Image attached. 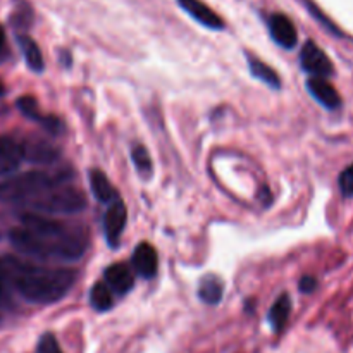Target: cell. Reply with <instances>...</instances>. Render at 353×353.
Returning <instances> with one entry per match:
<instances>
[{
  "label": "cell",
  "mask_w": 353,
  "mask_h": 353,
  "mask_svg": "<svg viewBox=\"0 0 353 353\" xmlns=\"http://www.w3.org/2000/svg\"><path fill=\"white\" fill-rule=\"evenodd\" d=\"M0 268L12 292L33 303H54L74 285L76 272L71 269L45 268L16 257L0 259Z\"/></svg>",
  "instance_id": "obj_1"
},
{
  "label": "cell",
  "mask_w": 353,
  "mask_h": 353,
  "mask_svg": "<svg viewBox=\"0 0 353 353\" xmlns=\"http://www.w3.org/2000/svg\"><path fill=\"white\" fill-rule=\"evenodd\" d=\"M10 241L26 257L40 259H59V261H78L83 257L88 247V238L85 231L72 230L61 240H47L30 233L24 228L10 231Z\"/></svg>",
  "instance_id": "obj_2"
},
{
  "label": "cell",
  "mask_w": 353,
  "mask_h": 353,
  "mask_svg": "<svg viewBox=\"0 0 353 353\" xmlns=\"http://www.w3.org/2000/svg\"><path fill=\"white\" fill-rule=\"evenodd\" d=\"M62 183V178L47 174L41 171H30L24 174L14 176L0 183V200L2 202L19 203V202H34L38 196L47 193L48 190L55 188Z\"/></svg>",
  "instance_id": "obj_3"
},
{
  "label": "cell",
  "mask_w": 353,
  "mask_h": 353,
  "mask_svg": "<svg viewBox=\"0 0 353 353\" xmlns=\"http://www.w3.org/2000/svg\"><path fill=\"white\" fill-rule=\"evenodd\" d=\"M33 205L47 214H78L86 207V199L78 190L69 186H55L38 196Z\"/></svg>",
  "instance_id": "obj_4"
},
{
  "label": "cell",
  "mask_w": 353,
  "mask_h": 353,
  "mask_svg": "<svg viewBox=\"0 0 353 353\" xmlns=\"http://www.w3.org/2000/svg\"><path fill=\"white\" fill-rule=\"evenodd\" d=\"M300 64H302L303 71L312 74V78H324L331 76L334 72L333 62L330 61L324 50L317 47L314 41H307L302 47V54H300Z\"/></svg>",
  "instance_id": "obj_5"
},
{
  "label": "cell",
  "mask_w": 353,
  "mask_h": 353,
  "mask_svg": "<svg viewBox=\"0 0 353 353\" xmlns=\"http://www.w3.org/2000/svg\"><path fill=\"white\" fill-rule=\"evenodd\" d=\"M21 223H23L24 230L30 233L37 234L40 238H47V240H61L71 230L64 226L62 223L54 219H47V217L40 216V214H23L21 216Z\"/></svg>",
  "instance_id": "obj_6"
},
{
  "label": "cell",
  "mask_w": 353,
  "mask_h": 353,
  "mask_svg": "<svg viewBox=\"0 0 353 353\" xmlns=\"http://www.w3.org/2000/svg\"><path fill=\"white\" fill-rule=\"evenodd\" d=\"M128 210L123 202H114L112 205L107 209L105 216H103V230H105V238L109 241L110 247H117L123 234L124 226H126Z\"/></svg>",
  "instance_id": "obj_7"
},
{
  "label": "cell",
  "mask_w": 353,
  "mask_h": 353,
  "mask_svg": "<svg viewBox=\"0 0 353 353\" xmlns=\"http://www.w3.org/2000/svg\"><path fill=\"white\" fill-rule=\"evenodd\" d=\"M307 90H309L310 95H312L321 105L326 107V109L334 110L341 105L340 93L336 92V88H334L327 79L309 78V81H307Z\"/></svg>",
  "instance_id": "obj_8"
},
{
  "label": "cell",
  "mask_w": 353,
  "mask_h": 353,
  "mask_svg": "<svg viewBox=\"0 0 353 353\" xmlns=\"http://www.w3.org/2000/svg\"><path fill=\"white\" fill-rule=\"evenodd\" d=\"M179 6L190 14L195 21H199L203 26L210 28V30H223L224 23L209 6H205L200 0H178Z\"/></svg>",
  "instance_id": "obj_9"
},
{
  "label": "cell",
  "mask_w": 353,
  "mask_h": 353,
  "mask_svg": "<svg viewBox=\"0 0 353 353\" xmlns=\"http://www.w3.org/2000/svg\"><path fill=\"white\" fill-rule=\"evenodd\" d=\"M133 265L141 278H154L159 269L157 250L150 243H140L133 252Z\"/></svg>",
  "instance_id": "obj_10"
},
{
  "label": "cell",
  "mask_w": 353,
  "mask_h": 353,
  "mask_svg": "<svg viewBox=\"0 0 353 353\" xmlns=\"http://www.w3.org/2000/svg\"><path fill=\"white\" fill-rule=\"evenodd\" d=\"M269 30H271V34L276 43H279L285 48H293L296 45V41H299V34H296L295 26L283 14H274L269 19Z\"/></svg>",
  "instance_id": "obj_11"
},
{
  "label": "cell",
  "mask_w": 353,
  "mask_h": 353,
  "mask_svg": "<svg viewBox=\"0 0 353 353\" xmlns=\"http://www.w3.org/2000/svg\"><path fill=\"white\" fill-rule=\"evenodd\" d=\"M23 159V145L10 140V138L0 140V176L10 174L12 171H16Z\"/></svg>",
  "instance_id": "obj_12"
},
{
  "label": "cell",
  "mask_w": 353,
  "mask_h": 353,
  "mask_svg": "<svg viewBox=\"0 0 353 353\" xmlns=\"http://www.w3.org/2000/svg\"><path fill=\"white\" fill-rule=\"evenodd\" d=\"M23 154L24 159L37 162V164H52V162L61 157V152L54 145L43 140H33L30 143L23 145Z\"/></svg>",
  "instance_id": "obj_13"
},
{
  "label": "cell",
  "mask_w": 353,
  "mask_h": 353,
  "mask_svg": "<svg viewBox=\"0 0 353 353\" xmlns=\"http://www.w3.org/2000/svg\"><path fill=\"white\" fill-rule=\"evenodd\" d=\"M105 283L110 290H114L119 295L130 292L133 288V272L124 264H112L105 269Z\"/></svg>",
  "instance_id": "obj_14"
},
{
  "label": "cell",
  "mask_w": 353,
  "mask_h": 353,
  "mask_svg": "<svg viewBox=\"0 0 353 353\" xmlns=\"http://www.w3.org/2000/svg\"><path fill=\"white\" fill-rule=\"evenodd\" d=\"M90 186H92L93 195L97 196L99 202L109 203L116 199V190H114L112 183L109 181V178L100 169L90 171Z\"/></svg>",
  "instance_id": "obj_15"
},
{
  "label": "cell",
  "mask_w": 353,
  "mask_h": 353,
  "mask_svg": "<svg viewBox=\"0 0 353 353\" xmlns=\"http://www.w3.org/2000/svg\"><path fill=\"white\" fill-rule=\"evenodd\" d=\"M290 314H292V300L285 293V295H281L276 300L274 305L269 310V323H271L272 330L276 333H281L285 330V326L288 324Z\"/></svg>",
  "instance_id": "obj_16"
},
{
  "label": "cell",
  "mask_w": 353,
  "mask_h": 353,
  "mask_svg": "<svg viewBox=\"0 0 353 353\" xmlns=\"http://www.w3.org/2000/svg\"><path fill=\"white\" fill-rule=\"evenodd\" d=\"M224 293V285L217 276L209 274L200 281V288H199V299L202 302L209 303V305H217L223 299Z\"/></svg>",
  "instance_id": "obj_17"
},
{
  "label": "cell",
  "mask_w": 353,
  "mask_h": 353,
  "mask_svg": "<svg viewBox=\"0 0 353 353\" xmlns=\"http://www.w3.org/2000/svg\"><path fill=\"white\" fill-rule=\"evenodd\" d=\"M19 47L21 52L24 55V61L30 65V69H33L34 72L43 71V55H41L40 47L31 40L30 37H19Z\"/></svg>",
  "instance_id": "obj_18"
},
{
  "label": "cell",
  "mask_w": 353,
  "mask_h": 353,
  "mask_svg": "<svg viewBox=\"0 0 353 353\" xmlns=\"http://www.w3.org/2000/svg\"><path fill=\"white\" fill-rule=\"evenodd\" d=\"M250 71L255 78L261 79L262 83L269 85L271 88H281V79H279L278 72L262 61H259V59H250Z\"/></svg>",
  "instance_id": "obj_19"
},
{
  "label": "cell",
  "mask_w": 353,
  "mask_h": 353,
  "mask_svg": "<svg viewBox=\"0 0 353 353\" xmlns=\"http://www.w3.org/2000/svg\"><path fill=\"white\" fill-rule=\"evenodd\" d=\"M90 302H92L93 309L99 312H105L112 307V292L105 283H95L90 292Z\"/></svg>",
  "instance_id": "obj_20"
},
{
  "label": "cell",
  "mask_w": 353,
  "mask_h": 353,
  "mask_svg": "<svg viewBox=\"0 0 353 353\" xmlns=\"http://www.w3.org/2000/svg\"><path fill=\"white\" fill-rule=\"evenodd\" d=\"M131 157H133V162L134 165H137L138 172L143 176L150 174L152 172V159L150 155H148L147 148L141 147V145H137V147H133V152H131Z\"/></svg>",
  "instance_id": "obj_21"
},
{
  "label": "cell",
  "mask_w": 353,
  "mask_h": 353,
  "mask_svg": "<svg viewBox=\"0 0 353 353\" xmlns=\"http://www.w3.org/2000/svg\"><path fill=\"white\" fill-rule=\"evenodd\" d=\"M17 107H19V110L24 116L30 117V119L33 121H38V123H40V119L43 117L40 114V110H38V103L33 97H21V99L17 100Z\"/></svg>",
  "instance_id": "obj_22"
},
{
  "label": "cell",
  "mask_w": 353,
  "mask_h": 353,
  "mask_svg": "<svg viewBox=\"0 0 353 353\" xmlns=\"http://www.w3.org/2000/svg\"><path fill=\"white\" fill-rule=\"evenodd\" d=\"M37 353H62L61 347H59L57 338L52 333H45L43 336L38 340Z\"/></svg>",
  "instance_id": "obj_23"
},
{
  "label": "cell",
  "mask_w": 353,
  "mask_h": 353,
  "mask_svg": "<svg viewBox=\"0 0 353 353\" xmlns=\"http://www.w3.org/2000/svg\"><path fill=\"white\" fill-rule=\"evenodd\" d=\"M40 124L52 134V137H57L64 131V123H62L59 117L55 116H45L40 119Z\"/></svg>",
  "instance_id": "obj_24"
},
{
  "label": "cell",
  "mask_w": 353,
  "mask_h": 353,
  "mask_svg": "<svg viewBox=\"0 0 353 353\" xmlns=\"http://www.w3.org/2000/svg\"><path fill=\"white\" fill-rule=\"evenodd\" d=\"M340 190L345 196H353V164L340 174Z\"/></svg>",
  "instance_id": "obj_25"
},
{
  "label": "cell",
  "mask_w": 353,
  "mask_h": 353,
  "mask_svg": "<svg viewBox=\"0 0 353 353\" xmlns=\"http://www.w3.org/2000/svg\"><path fill=\"white\" fill-rule=\"evenodd\" d=\"M10 293H12V288H10L9 281H7L6 274H3L2 268H0V303H6V305H9Z\"/></svg>",
  "instance_id": "obj_26"
},
{
  "label": "cell",
  "mask_w": 353,
  "mask_h": 353,
  "mask_svg": "<svg viewBox=\"0 0 353 353\" xmlns=\"http://www.w3.org/2000/svg\"><path fill=\"white\" fill-rule=\"evenodd\" d=\"M316 286H317V281L316 278H312V276H303V278L300 279V292L312 293L314 290H316Z\"/></svg>",
  "instance_id": "obj_27"
},
{
  "label": "cell",
  "mask_w": 353,
  "mask_h": 353,
  "mask_svg": "<svg viewBox=\"0 0 353 353\" xmlns=\"http://www.w3.org/2000/svg\"><path fill=\"white\" fill-rule=\"evenodd\" d=\"M3 45H6V33H3L2 26H0V50L3 48Z\"/></svg>",
  "instance_id": "obj_28"
},
{
  "label": "cell",
  "mask_w": 353,
  "mask_h": 353,
  "mask_svg": "<svg viewBox=\"0 0 353 353\" xmlns=\"http://www.w3.org/2000/svg\"><path fill=\"white\" fill-rule=\"evenodd\" d=\"M3 92H6V88H3L2 81H0V97H2V95H3Z\"/></svg>",
  "instance_id": "obj_29"
}]
</instances>
